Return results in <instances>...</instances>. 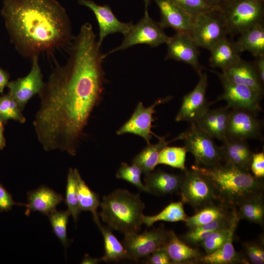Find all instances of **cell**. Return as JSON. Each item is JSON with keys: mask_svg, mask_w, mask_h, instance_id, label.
<instances>
[{"mask_svg": "<svg viewBox=\"0 0 264 264\" xmlns=\"http://www.w3.org/2000/svg\"><path fill=\"white\" fill-rule=\"evenodd\" d=\"M100 48L91 24H84L73 39L66 64L56 66L44 83L33 126L45 151L76 155L104 90L105 56Z\"/></svg>", "mask_w": 264, "mask_h": 264, "instance_id": "cell-1", "label": "cell"}, {"mask_svg": "<svg viewBox=\"0 0 264 264\" xmlns=\"http://www.w3.org/2000/svg\"><path fill=\"white\" fill-rule=\"evenodd\" d=\"M1 14L11 42L25 57L63 47L72 40L69 18L56 0H5Z\"/></svg>", "mask_w": 264, "mask_h": 264, "instance_id": "cell-2", "label": "cell"}, {"mask_svg": "<svg viewBox=\"0 0 264 264\" xmlns=\"http://www.w3.org/2000/svg\"><path fill=\"white\" fill-rule=\"evenodd\" d=\"M211 182L218 201L236 206L248 198L263 196L262 178L253 176L250 171L221 163L210 167L194 165Z\"/></svg>", "mask_w": 264, "mask_h": 264, "instance_id": "cell-3", "label": "cell"}, {"mask_svg": "<svg viewBox=\"0 0 264 264\" xmlns=\"http://www.w3.org/2000/svg\"><path fill=\"white\" fill-rule=\"evenodd\" d=\"M99 215L111 228L125 234L138 233L143 224L145 204L139 194L118 189L105 196Z\"/></svg>", "mask_w": 264, "mask_h": 264, "instance_id": "cell-4", "label": "cell"}, {"mask_svg": "<svg viewBox=\"0 0 264 264\" xmlns=\"http://www.w3.org/2000/svg\"><path fill=\"white\" fill-rule=\"evenodd\" d=\"M221 12L228 35L233 37L264 22V0H228Z\"/></svg>", "mask_w": 264, "mask_h": 264, "instance_id": "cell-5", "label": "cell"}, {"mask_svg": "<svg viewBox=\"0 0 264 264\" xmlns=\"http://www.w3.org/2000/svg\"><path fill=\"white\" fill-rule=\"evenodd\" d=\"M195 122H191L189 127L173 140L184 141L187 151L194 157L195 164L199 167H210L222 163L220 147Z\"/></svg>", "mask_w": 264, "mask_h": 264, "instance_id": "cell-6", "label": "cell"}, {"mask_svg": "<svg viewBox=\"0 0 264 264\" xmlns=\"http://www.w3.org/2000/svg\"><path fill=\"white\" fill-rule=\"evenodd\" d=\"M179 190L181 202L197 210L217 201L214 187L209 179L194 165L186 169Z\"/></svg>", "mask_w": 264, "mask_h": 264, "instance_id": "cell-7", "label": "cell"}, {"mask_svg": "<svg viewBox=\"0 0 264 264\" xmlns=\"http://www.w3.org/2000/svg\"><path fill=\"white\" fill-rule=\"evenodd\" d=\"M189 33L198 47L209 50L228 35L220 10L210 11L193 17Z\"/></svg>", "mask_w": 264, "mask_h": 264, "instance_id": "cell-8", "label": "cell"}, {"mask_svg": "<svg viewBox=\"0 0 264 264\" xmlns=\"http://www.w3.org/2000/svg\"><path fill=\"white\" fill-rule=\"evenodd\" d=\"M163 29L158 22L149 16L148 10H145L143 18L135 24H132L128 32L124 35L121 44L104 55L105 57L109 54L125 50L138 44H146L154 47L166 44L169 37Z\"/></svg>", "mask_w": 264, "mask_h": 264, "instance_id": "cell-9", "label": "cell"}, {"mask_svg": "<svg viewBox=\"0 0 264 264\" xmlns=\"http://www.w3.org/2000/svg\"><path fill=\"white\" fill-rule=\"evenodd\" d=\"M170 231L163 227L146 230L141 234H125L122 241L129 259L138 262L154 251L161 248L165 244Z\"/></svg>", "mask_w": 264, "mask_h": 264, "instance_id": "cell-10", "label": "cell"}, {"mask_svg": "<svg viewBox=\"0 0 264 264\" xmlns=\"http://www.w3.org/2000/svg\"><path fill=\"white\" fill-rule=\"evenodd\" d=\"M223 91L217 101L225 100L227 106L232 109H240L256 114L260 110V101L263 95L253 89L228 81L218 73Z\"/></svg>", "mask_w": 264, "mask_h": 264, "instance_id": "cell-11", "label": "cell"}, {"mask_svg": "<svg viewBox=\"0 0 264 264\" xmlns=\"http://www.w3.org/2000/svg\"><path fill=\"white\" fill-rule=\"evenodd\" d=\"M199 81L195 88L183 98L180 109L176 115V122H196L209 110L206 97L208 78L206 73L199 74Z\"/></svg>", "mask_w": 264, "mask_h": 264, "instance_id": "cell-12", "label": "cell"}, {"mask_svg": "<svg viewBox=\"0 0 264 264\" xmlns=\"http://www.w3.org/2000/svg\"><path fill=\"white\" fill-rule=\"evenodd\" d=\"M166 59H172L191 66L199 75L203 67L198 60L199 50L189 32H176L166 43Z\"/></svg>", "mask_w": 264, "mask_h": 264, "instance_id": "cell-13", "label": "cell"}, {"mask_svg": "<svg viewBox=\"0 0 264 264\" xmlns=\"http://www.w3.org/2000/svg\"><path fill=\"white\" fill-rule=\"evenodd\" d=\"M32 65L29 73L23 78L9 82V93L18 103L22 110L28 101L35 94H39L44 82L39 65L38 56L32 58Z\"/></svg>", "mask_w": 264, "mask_h": 264, "instance_id": "cell-14", "label": "cell"}, {"mask_svg": "<svg viewBox=\"0 0 264 264\" xmlns=\"http://www.w3.org/2000/svg\"><path fill=\"white\" fill-rule=\"evenodd\" d=\"M169 99H159L149 107H145L143 103L139 102L130 118L116 132L118 135L132 133L142 137L148 144L153 135L152 132V122L154 121L153 114L155 112V107Z\"/></svg>", "mask_w": 264, "mask_h": 264, "instance_id": "cell-15", "label": "cell"}, {"mask_svg": "<svg viewBox=\"0 0 264 264\" xmlns=\"http://www.w3.org/2000/svg\"><path fill=\"white\" fill-rule=\"evenodd\" d=\"M255 114L246 110H231L226 136L245 140L258 138L261 132L262 123Z\"/></svg>", "mask_w": 264, "mask_h": 264, "instance_id": "cell-16", "label": "cell"}, {"mask_svg": "<svg viewBox=\"0 0 264 264\" xmlns=\"http://www.w3.org/2000/svg\"><path fill=\"white\" fill-rule=\"evenodd\" d=\"M79 4L89 8L94 14L99 27L98 45L109 35L120 33L125 35L131 27L132 22L125 23L118 20L108 5H101L91 0H78Z\"/></svg>", "mask_w": 264, "mask_h": 264, "instance_id": "cell-17", "label": "cell"}, {"mask_svg": "<svg viewBox=\"0 0 264 264\" xmlns=\"http://www.w3.org/2000/svg\"><path fill=\"white\" fill-rule=\"evenodd\" d=\"M160 10V26L171 27L176 32H190L193 17L189 14L172 0H155Z\"/></svg>", "mask_w": 264, "mask_h": 264, "instance_id": "cell-18", "label": "cell"}, {"mask_svg": "<svg viewBox=\"0 0 264 264\" xmlns=\"http://www.w3.org/2000/svg\"><path fill=\"white\" fill-rule=\"evenodd\" d=\"M221 75L228 81L247 86L262 95L264 84L262 83L253 64L240 59L222 70Z\"/></svg>", "mask_w": 264, "mask_h": 264, "instance_id": "cell-19", "label": "cell"}, {"mask_svg": "<svg viewBox=\"0 0 264 264\" xmlns=\"http://www.w3.org/2000/svg\"><path fill=\"white\" fill-rule=\"evenodd\" d=\"M220 147L222 163L250 171L253 153L245 140L226 137Z\"/></svg>", "mask_w": 264, "mask_h": 264, "instance_id": "cell-20", "label": "cell"}, {"mask_svg": "<svg viewBox=\"0 0 264 264\" xmlns=\"http://www.w3.org/2000/svg\"><path fill=\"white\" fill-rule=\"evenodd\" d=\"M183 174H175L158 170L145 176L147 193L158 196L172 195L179 191Z\"/></svg>", "mask_w": 264, "mask_h": 264, "instance_id": "cell-21", "label": "cell"}, {"mask_svg": "<svg viewBox=\"0 0 264 264\" xmlns=\"http://www.w3.org/2000/svg\"><path fill=\"white\" fill-rule=\"evenodd\" d=\"M230 108L227 106L207 110L195 122L212 138L223 141L227 136Z\"/></svg>", "mask_w": 264, "mask_h": 264, "instance_id": "cell-22", "label": "cell"}, {"mask_svg": "<svg viewBox=\"0 0 264 264\" xmlns=\"http://www.w3.org/2000/svg\"><path fill=\"white\" fill-rule=\"evenodd\" d=\"M27 206L25 214L38 211L47 216L56 209V207L64 200L62 195L60 194L46 186H41L27 193Z\"/></svg>", "mask_w": 264, "mask_h": 264, "instance_id": "cell-23", "label": "cell"}, {"mask_svg": "<svg viewBox=\"0 0 264 264\" xmlns=\"http://www.w3.org/2000/svg\"><path fill=\"white\" fill-rule=\"evenodd\" d=\"M162 248L168 254L173 264L199 263L203 256L198 248L188 245L172 230L170 231L167 240Z\"/></svg>", "mask_w": 264, "mask_h": 264, "instance_id": "cell-24", "label": "cell"}, {"mask_svg": "<svg viewBox=\"0 0 264 264\" xmlns=\"http://www.w3.org/2000/svg\"><path fill=\"white\" fill-rule=\"evenodd\" d=\"M209 62L213 67L222 70L230 66L241 58L240 52L236 42L223 38L210 50Z\"/></svg>", "mask_w": 264, "mask_h": 264, "instance_id": "cell-25", "label": "cell"}, {"mask_svg": "<svg viewBox=\"0 0 264 264\" xmlns=\"http://www.w3.org/2000/svg\"><path fill=\"white\" fill-rule=\"evenodd\" d=\"M233 229L223 244L213 252L203 255L199 263L206 264H247L242 253L237 252L233 246Z\"/></svg>", "mask_w": 264, "mask_h": 264, "instance_id": "cell-26", "label": "cell"}, {"mask_svg": "<svg viewBox=\"0 0 264 264\" xmlns=\"http://www.w3.org/2000/svg\"><path fill=\"white\" fill-rule=\"evenodd\" d=\"M236 211V207L234 206L231 213L226 217L206 224L189 228L186 233L181 236L180 239L187 244L194 246L198 245L201 241L212 233L217 230L228 227Z\"/></svg>", "mask_w": 264, "mask_h": 264, "instance_id": "cell-27", "label": "cell"}, {"mask_svg": "<svg viewBox=\"0 0 264 264\" xmlns=\"http://www.w3.org/2000/svg\"><path fill=\"white\" fill-rule=\"evenodd\" d=\"M234 206L216 201L199 209L194 215L184 221L189 228L209 223L229 215Z\"/></svg>", "mask_w": 264, "mask_h": 264, "instance_id": "cell-28", "label": "cell"}, {"mask_svg": "<svg viewBox=\"0 0 264 264\" xmlns=\"http://www.w3.org/2000/svg\"><path fill=\"white\" fill-rule=\"evenodd\" d=\"M236 43L241 53L247 51L255 58L264 55V22L241 33Z\"/></svg>", "mask_w": 264, "mask_h": 264, "instance_id": "cell-29", "label": "cell"}, {"mask_svg": "<svg viewBox=\"0 0 264 264\" xmlns=\"http://www.w3.org/2000/svg\"><path fill=\"white\" fill-rule=\"evenodd\" d=\"M165 137H159L158 142L155 144H148L132 159V164L139 167L145 176L154 171L158 165L160 151L171 142L166 141Z\"/></svg>", "mask_w": 264, "mask_h": 264, "instance_id": "cell-30", "label": "cell"}, {"mask_svg": "<svg viewBox=\"0 0 264 264\" xmlns=\"http://www.w3.org/2000/svg\"><path fill=\"white\" fill-rule=\"evenodd\" d=\"M236 207L240 220H245L263 226L264 223L263 196L245 199L240 202Z\"/></svg>", "mask_w": 264, "mask_h": 264, "instance_id": "cell-31", "label": "cell"}, {"mask_svg": "<svg viewBox=\"0 0 264 264\" xmlns=\"http://www.w3.org/2000/svg\"><path fill=\"white\" fill-rule=\"evenodd\" d=\"M77 190L80 211L91 212L93 220L99 227L101 224L99 220V214L97 213V209L100 204L99 196L89 188L79 173L78 175Z\"/></svg>", "mask_w": 264, "mask_h": 264, "instance_id": "cell-32", "label": "cell"}, {"mask_svg": "<svg viewBox=\"0 0 264 264\" xmlns=\"http://www.w3.org/2000/svg\"><path fill=\"white\" fill-rule=\"evenodd\" d=\"M104 238L105 253L101 257L102 261L118 262L125 259H129L127 252L111 231L101 224L99 227Z\"/></svg>", "mask_w": 264, "mask_h": 264, "instance_id": "cell-33", "label": "cell"}, {"mask_svg": "<svg viewBox=\"0 0 264 264\" xmlns=\"http://www.w3.org/2000/svg\"><path fill=\"white\" fill-rule=\"evenodd\" d=\"M187 217L184 209L183 203L181 201L172 202L156 215L151 216L143 215L142 222L143 224L149 227L157 221L173 222L184 221Z\"/></svg>", "mask_w": 264, "mask_h": 264, "instance_id": "cell-34", "label": "cell"}, {"mask_svg": "<svg viewBox=\"0 0 264 264\" xmlns=\"http://www.w3.org/2000/svg\"><path fill=\"white\" fill-rule=\"evenodd\" d=\"M240 220L236 211L232 221L228 227L217 230L212 233L201 241L198 245L204 249L206 254L213 252L223 244L231 231L237 228Z\"/></svg>", "mask_w": 264, "mask_h": 264, "instance_id": "cell-35", "label": "cell"}, {"mask_svg": "<svg viewBox=\"0 0 264 264\" xmlns=\"http://www.w3.org/2000/svg\"><path fill=\"white\" fill-rule=\"evenodd\" d=\"M76 169L70 168L67 176L65 203L68 207L70 215L76 222L80 212L78 198V175Z\"/></svg>", "mask_w": 264, "mask_h": 264, "instance_id": "cell-36", "label": "cell"}, {"mask_svg": "<svg viewBox=\"0 0 264 264\" xmlns=\"http://www.w3.org/2000/svg\"><path fill=\"white\" fill-rule=\"evenodd\" d=\"M187 150L185 147L166 146L160 151L158 164H163L184 171Z\"/></svg>", "mask_w": 264, "mask_h": 264, "instance_id": "cell-37", "label": "cell"}, {"mask_svg": "<svg viewBox=\"0 0 264 264\" xmlns=\"http://www.w3.org/2000/svg\"><path fill=\"white\" fill-rule=\"evenodd\" d=\"M70 213L67 209L66 211L53 210L48 214L53 231L65 248L69 243L67 237V225Z\"/></svg>", "mask_w": 264, "mask_h": 264, "instance_id": "cell-38", "label": "cell"}, {"mask_svg": "<svg viewBox=\"0 0 264 264\" xmlns=\"http://www.w3.org/2000/svg\"><path fill=\"white\" fill-rule=\"evenodd\" d=\"M10 119L20 123L26 121L18 103L8 93L0 97V121L3 123Z\"/></svg>", "mask_w": 264, "mask_h": 264, "instance_id": "cell-39", "label": "cell"}, {"mask_svg": "<svg viewBox=\"0 0 264 264\" xmlns=\"http://www.w3.org/2000/svg\"><path fill=\"white\" fill-rule=\"evenodd\" d=\"M142 173V171L137 166L132 164L130 165L125 162H123L116 173V177L118 179L130 182L141 191L147 192L145 185L141 181Z\"/></svg>", "mask_w": 264, "mask_h": 264, "instance_id": "cell-40", "label": "cell"}, {"mask_svg": "<svg viewBox=\"0 0 264 264\" xmlns=\"http://www.w3.org/2000/svg\"><path fill=\"white\" fill-rule=\"evenodd\" d=\"M258 241L242 243V254L247 264H263L264 263V238Z\"/></svg>", "mask_w": 264, "mask_h": 264, "instance_id": "cell-41", "label": "cell"}, {"mask_svg": "<svg viewBox=\"0 0 264 264\" xmlns=\"http://www.w3.org/2000/svg\"><path fill=\"white\" fill-rule=\"evenodd\" d=\"M172 0L193 17L210 11H221L220 8L211 5L204 0Z\"/></svg>", "mask_w": 264, "mask_h": 264, "instance_id": "cell-42", "label": "cell"}, {"mask_svg": "<svg viewBox=\"0 0 264 264\" xmlns=\"http://www.w3.org/2000/svg\"><path fill=\"white\" fill-rule=\"evenodd\" d=\"M14 205L27 207V203L15 202L12 195L0 182V213L7 212L12 209Z\"/></svg>", "mask_w": 264, "mask_h": 264, "instance_id": "cell-43", "label": "cell"}, {"mask_svg": "<svg viewBox=\"0 0 264 264\" xmlns=\"http://www.w3.org/2000/svg\"><path fill=\"white\" fill-rule=\"evenodd\" d=\"M250 172L258 178L264 177V153H253L250 167Z\"/></svg>", "mask_w": 264, "mask_h": 264, "instance_id": "cell-44", "label": "cell"}, {"mask_svg": "<svg viewBox=\"0 0 264 264\" xmlns=\"http://www.w3.org/2000/svg\"><path fill=\"white\" fill-rule=\"evenodd\" d=\"M146 258V264H172L168 254L163 248L154 251Z\"/></svg>", "mask_w": 264, "mask_h": 264, "instance_id": "cell-45", "label": "cell"}, {"mask_svg": "<svg viewBox=\"0 0 264 264\" xmlns=\"http://www.w3.org/2000/svg\"><path fill=\"white\" fill-rule=\"evenodd\" d=\"M253 64L262 82L264 83V55L255 58Z\"/></svg>", "mask_w": 264, "mask_h": 264, "instance_id": "cell-46", "label": "cell"}, {"mask_svg": "<svg viewBox=\"0 0 264 264\" xmlns=\"http://www.w3.org/2000/svg\"><path fill=\"white\" fill-rule=\"evenodd\" d=\"M9 78L8 74L0 68V93L3 92L4 88L7 86Z\"/></svg>", "mask_w": 264, "mask_h": 264, "instance_id": "cell-47", "label": "cell"}, {"mask_svg": "<svg viewBox=\"0 0 264 264\" xmlns=\"http://www.w3.org/2000/svg\"><path fill=\"white\" fill-rule=\"evenodd\" d=\"M101 258H92L88 254H85L81 264H97L102 262Z\"/></svg>", "mask_w": 264, "mask_h": 264, "instance_id": "cell-48", "label": "cell"}, {"mask_svg": "<svg viewBox=\"0 0 264 264\" xmlns=\"http://www.w3.org/2000/svg\"><path fill=\"white\" fill-rule=\"evenodd\" d=\"M208 3L213 6L220 8L221 7L227 2L228 0H204Z\"/></svg>", "mask_w": 264, "mask_h": 264, "instance_id": "cell-49", "label": "cell"}, {"mask_svg": "<svg viewBox=\"0 0 264 264\" xmlns=\"http://www.w3.org/2000/svg\"><path fill=\"white\" fill-rule=\"evenodd\" d=\"M6 145L5 139L3 135V127L0 121V150L3 149Z\"/></svg>", "mask_w": 264, "mask_h": 264, "instance_id": "cell-50", "label": "cell"}, {"mask_svg": "<svg viewBox=\"0 0 264 264\" xmlns=\"http://www.w3.org/2000/svg\"><path fill=\"white\" fill-rule=\"evenodd\" d=\"M145 3V10H148V7L149 5L151 0H143Z\"/></svg>", "mask_w": 264, "mask_h": 264, "instance_id": "cell-51", "label": "cell"}]
</instances>
